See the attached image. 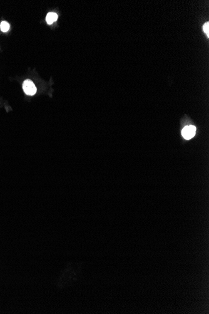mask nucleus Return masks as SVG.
I'll return each mask as SVG.
<instances>
[{"label":"nucleus","instance_id":"39448f33","mask_svg":"<svg viewBox=\"0 0 209 314\" xmlns=\"http://www.w3.org/2000/svg\"><path fill=\"white\" fill-rule=\"evenodd\" d=\"M203 29H204V32L205 33H206V35H207V37H209V23H208V22L205 23L204 24V27H203Z\"/></svg>","mask_w":209,"mask_h":314},{"label":"nucleus","instance_id":"f257e3e1","mask_svg":"<svg viewBox=\"0 0 209 314\" xmlns=\"http://www.w3.org/2000/svg\"><path fill=\"white\" fill-rule=\"evenodd\" d=\"M23 89L25 93L28 96H34L37 92V87L34 83L30 80H26L23 84Z\"/></svg>","mask_w":209,"mask_h":314},{"label":"nucleus","instance_id":"f03ea898","mask_svg":"<svg viewBox=\"0 0 209 314\" xmlns=\"http://www.w3.org/2000/svg\"><path fill=\"white\" fill-rule=\"evenodd\" d=\"M196 132V128L194 126H186L183 129L182 131V136L184 137L185 139H190L193 137Z\"/></svg>","mask_w":209,"mask_h":314},{"label":"nucleus","instance_id":"20e7f679","mask_svg":"<svg viewBox=\"0 0 209 314\" xmlns=\"http://www.w3.org/2000/svg\"><path fill=\"white\" fill-rule=\"evenodd\" d=\"M0 28L3 32H7L9 29V25L8 22L2 21L0 24Z\"/></svg>","mask_w":209,"mask_h":314},{"label":"nucleus","instance_id":"7ed1b4c3","mask_svg":"<svg viewBox=\"0 0 209 314\" xmlns=\"http://www.w3.org/2000/svg\"><path fill=\"white\" fill-rule=\"evenodd\" d=\"M58 19V15L57 13L53 12L48 13L46 17V21H47V23L48 25H51L53 23V22L56 21Z\"/></svg>","mask_w":209,"mask_h":314}]
</instances>
